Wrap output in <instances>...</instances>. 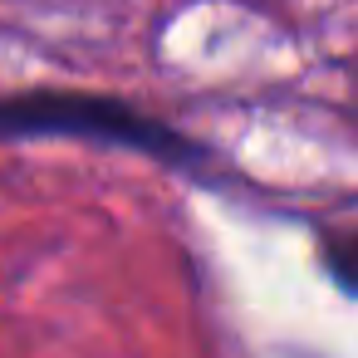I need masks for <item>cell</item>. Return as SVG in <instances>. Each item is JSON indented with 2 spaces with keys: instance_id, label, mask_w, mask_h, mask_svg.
Listing matches in <instances>:
<instances>
[{
  "instance_id": "6da1fadb",
  "label": "cell",
  "mask_w": 358,
  "mask_h": 358,
  "mask_svg": "<svg viewBox=\"0 0 358 358\" xmlns=\"http://www.w3.org/2000/svg\"><path fill=\"white\" fill-rule=\"evenodd\" d=\"M94 138L118 143L152 157H196L172 128L133 113L113 99H84V94H25V99H0V138Z\"/></svg>"
},
{
  "instance_id": "7a4b0ae2",
  "label": "cell",
  "mask_w": 358,
  "mask_h": 358,
  "mask_svg": "<svg viewBox=\"0 0 358 358\" xmlns=\"http://www.w3.org/2000/svg\"><path fill=\"white\" fill-rule=\"evenodd\" d=\"M324 270L348 294H358V236H324Z\"/></svg>"
}]
</instances>
